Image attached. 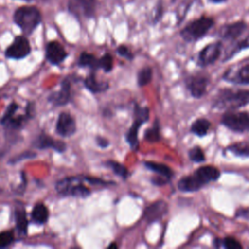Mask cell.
Here are the masks:
<instances>
[{
  "label": "cell",
  "mask_w": 249,
  "mask_h": 249,
  "mask_svg": "<svg viewBox=\"0 0 249 249\" xmlns=\"http://www.w3.org/2000/svg\"><path fill=\"white\" fill-rule=\"evenodd\" d=\"M220 177L218 168L212 165H203L198 167L193 174L182 177L177 186L182 192H196L206 184L216 181Z\"/></svg>",
  "instance_id": "6da1fadb"
},
{
  "label": "cell",
  "mask_w": 249,
  "mask_h": 249,
  "mask_svg": "<svg viewBox=\"0 0 249 249\" xmlns=\"http://www.w3.org/2000/svg\"><path fill=\"white\" fill-rule=\"evenodd\" d=\"M249 104V90L242 89H223L214 98L213 106L220 110H236Z\"/></svg>",
  "instance_id": "7a4b0ae2"
},
{
  "label": "cell",
  "mask_w": 249,
  "mask_h": 249,
  "mask_svg": "<svg viewBox=\"0 0 249 249\" xmlns=\"http://www.w3.org/2000/svg\"><path fill=\"white\" fill-rule=\"evenodd\" d=\"M14 21L21 29V31L29 35L42 20L40 11L33 6H22L18 8L14 13Z\"/></svg>",
  "instance_id": "3957f363"
},
{
  "label": "cell",
  "mask_w": 249,
  "mask_h": 249,
  "mask_svg": "<svg viewBox=\"0 0 249 249\" xmlns=\"http://www.w3.org/2000/svg\"><path fill=\"white\" fill-rule=\"evenodd\" d=\"M214 18L207 16H200L188 22L180 31L181 37L187 42H195L204 37L213 27Z\"/></svg>",
  "instance_id": "277c9868"
},
{
  "label": "cell",
  "mask_w": 249,
  "mask_h": 249,
  "mask_svg": "<svg viewBox=\"0 0 249 249\" xmlns=\"http://www.w3.org/2000/svg\"><path fill=\"white\" fill-rule=\"evenodd\" d=\"M87 176H71L65 177L55 184V190L60 196H71L86 197L90 194V190L83 185Z\"/></svg>",
  "instance_id": "5b68a950"
},
{
  "label": "cell",
  "mask_w": 249,
  "mask_h": 249,
  "mask_svg": "<svg viewBox=\"0 0 249 249\" xmlns=\"http://www.w3.org/2000/svg\"><path fill=\"white\" fill-rule=\"evenodd\" d=\"M222 124L234 132L249 131V112L227 111L222 117Z\"/></svg>",
  "instance_id": "8992f818"
},
{
  "label": "cell",
  "mask_w": 249,
  "mask_h": 249,
  "mask_svg": "<svg viewBox=\"0 0 249 249\" xmlns=\"http://www.w3.org/2000/svg\"><path fill=\"white\" fill-rule=\"evenodd\" d=\"M149 120V109L147 107H141L138 104L134 105V121L126 132L125 139L131 149L138 148V130L142 124Z\"/></svg>",
  "instance_id": "52a82bcc"
},
{
  "label": "cell",
  "mask_w": 249,
  "mask_h": 249,
  "mask_svg": "<svg viewBox=\"0 0 249 249\" xmlns=\"http://www.w3.org/2000/svg\"><path fill=\"white\" fill-rule=\"evenodd\" d=\"M96 0H69L68 11L77 18H92L95 14Z\"/></svg>",
  "instance_id": "ba28073f"
},
{
  "label": "cell",
  "mask_w": 249,
  "mask_h": 249,
  "mask_svg": "<svg viewBox=\"0 0 249 249\" xmlns=\"http://www.w3.org/2000/svg\"><path fill=\"white\" fill-rule=\"evenodd\" d=\"M31 52L29 41L24 36H17L13 43L6 49L5 55L8 58L21 59L27 56Z\"/></svg>",
  "instance_id": "9c48e42d"
},
{
  "label": "cell",
  "mask_w": 249,
  "mask_h": 249,
  "mask_svg": "<svg viewBox=\"0 0 249 249\" xmlns=\"http://www.w3.org/2000/svg\"><path fill=\"white\" fill-rule=\"evenodd\" d=\"M223 45L221 42H213L206 45L198 53L197 62L201 66H207L213 64L221 55Z\"/></svg>",
  "instance_id": "30bf717a"
},
{
  "label": "cell",
  "mask_w": 249,
  "mask_h": 249,
  "mask_svg": "<svg viewBox=\"0 0 249 249\" xmlns=\"http://www.w3.org/2000/svg\"><path fill=\"white\" fill-rule=\"evenodd\" d=\"M247 29V23L243 20L226 23L219 29V36L224 40H235L239 38Z\"/></svg>",
  "instance_id": "8fae6325"
},
{
  "label": "cell",
  "mask_w": 249,
  "mask_h": 249,
  "mask_svg": "<svg viewBox=\"0 0 249 249\" xmlns=\"http://www.w3.org/2000/svg\"><path fill=\"white\" fill-rule=\"evenodd\" d=\"M224 79L235 85H249V63L230 68L225 73Z\"/></svg>",
  "instance_id": "7c38bea8"
},
{
  "label": "cell",
  "mask_w": 249,
  "mask_h": 249,
  "mask_svg": "<svg viewBox=\"0 0 249 249\" xmlns=\"http://www.w3.org/2000/svg\"><path fill=\"white\" fill-rule=\"evenodd\" d=\"M55 131L62 137H69L76 131V123L74 118L67 112H62L58 115Z\"/></svg>",
  "instance_id": "4fadbf2b"
},
{
  "label": "cell",
  "mask_w": 249,
  "mask_h": 249,
  "mask_svg": "<svg viewBox=\"0 0 249 249\" xmlns=\"http://www.w3.org/2000/svg\"><path fill=\"white\" fill-rule=\"evenodd\" d=\"M209 80L202 74H196L191 76L187 80V88L190 90L192 96L199 98L205 94Z\"/></svg>",
  "instance_id": "5bb4252c"
},
{
  "label": "cell",
  "mask_w": 249,
  "mask_h": 249,
  "mask_svg": "<svg viewBox=\"0 0 249 249\" xmlns=\"http://www.w3.org/2000/svg\"><path fill=\"white\" fill-rule=\"evenodd\" d=\"M71 97V83L68 78H65L61 84L58 91L53 92L49 96V101L55 106H63L67 104Z\"/></svg>",
  "instance_id": "9a60e30c"
},
{
  "label": "cell",
  "mask_w": 249,
  "mask_h": 249,
  "mask_svg": "<svg viewBox=\"0 0 249 249\" xmlns=\"http://www.w3.org/2000/svg\"><path fill=\"white\" fill-rule=\"evenodd\" d=\"M167 203L163 200H158L150 204L144 210L143 217L148 223H153L161 219L167 212Z\"/></svg>",
  "instance_id": "2e32d148"
},
{
  "label": "cell",
  "mask_w": 249,
  "mask_h": 249,
  "mask_svg": "<svg viewBox=\"0 0 249 249\" xmlns=\"http://www.w3.org/2000/svg\"><path fill=\"white\" fill-rule=\"evenodd\" d=\"M46 57L50 63L57 65L67 57V53L61 44L56 41H52L47 44Z\"/></svg>",
  "instance_id": "e0dca14e"
},
{
  "label": "cell",
  "mask_w": 249,
  "mask_h": 249,
  "mask_svg": "<svg viewBox=\"0 0 249 249\" xmlns=\"http://www.w3.org/2000/svg\"><path fill=\"white\" fill-rule=\"evenodd\" d=\"M33 146L38 149H48L52 148L56 152L62 153L66 150V145L62 141L54 140L52 136L42 132L38 135V137L33 141Z\"/></svg>",
  "instance_id": "ac0fdd59"
},
{
  "label": "cell",
  "mask_w": 249,
  "mask_h": 249,
  "mask_svg": "<svg viewBox=\"0 0 249 249\" xmlns=\"http://www.w3.org/2000/svg\"><path fill=\"white\" fill-rule=\"evenodd\" d=\"M31 219L38 225L45 224L49 219V210L44 203H37L31 211Z\"/></svg>",
  "instance_id": "d6986e66"
},
{
  "label": "cell",
  "mask_w": 249,
  "mask_h": 249,
  "mask_svg": "<svg viewBox=\"0 0 249 249\" xmlns=\"http://www.w3.org/2000/svg\"><path fill=\"white\" fill-rule=\"evenodd\" d=\"M144 164L150 170L158 173L160 176H162L168 180L173 176L172 169L169 166H167L166 164L155 162V161H145Z\"/></svg>",
  "instance_id": "ffe728a7"
},
{
  "label": "cell",
  "mask_w": 249,
  "mask_h": 249,
  "mask_svg": "<svg viewBox=\"0 0 249 249\" xmlns=\"http://www.w3.org/2000/svg\"><path fill=\"white\" fill-rule=\"evenodd\" d=\"M85 86L86 88L91 91L92 93H97V92H102L105 91L108 89V84L107 83H100L96 81L94 73H90L89 75L87 76L85 79Z\"/></svg>",
  "instance_id": "44dd1931"
},
{
  "label": "cell",
  "mask_w": 249,
  "mask_h": 249,
  "mask_svg": "<svg viewBox=\"0 0 249 249\" xmlns=\"http://www.w3.org/2000/svg\"><path fill=\"white\" fill-rule=\"evenodd\" d=\"M15 220H16V227L18 233L24 235L27 231V225L28 221L26 218V212L22 207H18L15 210Z\"/></svg>",
  "instance_id": "7402d4cb"
},
{
  "label": "cell",
  "mask_w": 249,
  "mask_h": 249,
  "mask_svg": "<svg viewBox=\"0 0 249 249\" xmlns=\"http://www.w3.org/2000/svg\"><path fill=\"white\" fill-rule=\"evenodd\" d=\"M211 126L210 122L205 118L196 119L191 125V131L197 136H204L207 134Z\"/></svg>",
  "instance_id": "603a6c76"
},
{
  "label": "cell",
  "mask_w": 249,
  "mask_h": 249,
  "mask_svg": "<svg viewBox=\"0 0 249 249\" xmlns=\"http://www.w3.org/2000/svg\"><path fill=\"white\" fill-rule=\"evenodd\" d=\"M227 151L237 157H249V139L230 145Z\"/></svg>",
  "instance_id": "cb8c5ba5"
},
{
  "label": "cell",
  "mask_w": 249,
  "mask_h": 249,
  "mask_svg": "<svg viewBox=\"0 0 249 249\" xmlns=\"http://www.w3.org/2000/svg\"><path fill=\"white\" fill-rule=\"evenodd\" d=\"M78 64H79V66H82V67H89L92 70L99 68L98 59L93 54L86 53V52H84L80 54L79 59H78Z\"/></svg>",
  "instance_id": "d4e9b609"
},
{
  "label": "cell",
  "mask_w": 249,
  "mask_h": 249,
  "mask_svg": "<svg viewBox=\"0 0 249 249\" xmlns=\"http://www.w3.org/2000/svg\"><path fill=\"white\" fill-rule=\"evenodd\" d=\"M105 165L107 167H109L116 175H118L124 179H125L128 176L127 168L124 164H122L116 160H107L105 162Z\"/></svg>",
  "instance_id": "484cf974"
},
{
  "label": "cell",
  "mask_w": 249,
  "mask_h": 249,
  "mask_svg": "<svg viewBox=\"0 0 249 249\" xmlns=\"http://www.w3.org/2000/svg\"><path fill=\"white\" fill-rule=\"evenodd\" d=\"M152 76H153V71L150 67L146 66L143 67L137 75V84L139 87H144L146 85H148L151 80H152Z\"/></svg>",
  "instance_id": "4316f807"
},
{
  "label": "cell",
  "mask_w": 249,
  "mask_h": 249,
  "mask_svg": "<svg viewBox=\"0 0 249 249\" xmlns=\"http://www.w3.org/2000/svg\"><path fill=\"white\" fill-rule=\"evenodd\" d=\"M247 48H249V34H248L246 37H244L243 39H241V40H239L238 42H236V43L232 46V48L229 51L226 59L231 58V57L232 55H234L236 53L240 52L241 50L247 49Z\"/></svg>",
  "instance_id": "83f0119b"
},
{
  "label": "cell",
  "mask_w": 249,
  "mask_h": 249,
  "mask_svg": "<svg viewBox=\"0 0 249 249\" xmlns=\"http://www.w3.org/2000/svg\"><path fill=\"white\" fill-rule=\"evenodd\" d=\"M145 139L149 142H157L160 139V125L158 121L155 122L154 125L151 128H148L145 132Z\"/></svg>",
  "instance_id": "f1b7e54d"
},
{
  "label": "cell",
  "mask_w": 249,
  "mask_h": 249,
  "mask_svg": "<svg viewBox=\"0 0 249 249\" xmlns=\"http://www.w3.org/2000/svg\"><path fill=\"white\" fill-rule=\"evenodd\" d=\"M188 154H189L190 160H193L194 162H202L205 160L204 153H203L202 149L198 146H195V147L191 148L189 150Z\"/></svg>",
  "instance_id": "f546056e"
},
{
  "label": "cell",
  "mask_w": 249,
  "mask_h": 249,
  "mask_svg": "<svg viewBox=\"0 0 249 249\" xmlns=\"http://www.w3.org/2000/svg\"><path fill=\"white\" fill-rule=\"evenodd\" d=\"M15 236L12 231H4L0 232V248L10 246L14 242Z\"/></svg>",
  "instance_id": "4dcf8cb0"
},
{
  "label": "cell",
  "mask_w": 249,
  "mask_h": 249,
  "mask_svg": "<svg viewBox=\"0 0 249 249\" xmlns=\"http://www.w3.org/2000/svg\"><path fill=\"white\" fill-rule=\"evenodd\" d=\"M18 108V106L17 103H15V102L11 103V104L8 106V108L6 109V112L4 113L3 117L1 118L0 124H1L2 125H5V124L14 117V115H15V113L17 112Z\"/></svg>",
  "instance_id": "1f68e13d"
},
{
  "label": "cell",
  "mask_w": 249,
  "mask_h": 249,
  "mask_svg": "<svg viewBox=\"0 0 249 249\" xmlns=\"http://www.w3.org/2000/svg\"><path fill=\"white\" fill-rule=\"evenodd\" d=\"M99 68H102L105 72H110L113 68V58L109 53H105L98 59Z\"/></svg>",
  "instance_id": "d6a6232c"
},
{
  "label": "cell",
  "mask_w": 249,
  "mask_h": 249,
  "mask_svg": "<svg viewBox=\"0 0 249 249\" xmlns=\"http://www.w3.org/2000/svg\"><path fill=\"white\" fill-rule=\"evenodd\" d=\"M221 246L227 249H241L242 245L233 237L228 236L221 240Z\"/></svg>",
  "instance_id": "836d02e7"
},
{
  "label": "cell",
  "mask_w": 249,
  "mask_h": 249,
  "mask_svg": "<svg viewBox=\"0 0 249 249\" xmlns=\"http://www.w3.org/2000/svg\"><path fill=\"white\" fill-rule=\"evenodd\" d=\"M117 53H118L119 55L124 56V57H125L127 59H132V57H133L132 53L125 46H119L118 49H117Z\"/></svg>",
  "instance_id": "e575fe53"
},
{
  "label": "cell",
  "mask_w": 249,
  "mask_h": 249,
  "mask_svg": "<svg viewBox=\"0 0 249 249\" xmlns=\"http://www.w3.org/2000/svg\"><path fill=\"white\" fill-rule=\"evenodd\" d=\"M96 143H97L98 146L101 147V148H106V147H108V145H109L108 140H107L106 138H104V137H101V136H97V137H96Z\"/></svg>",
  "instance_id": "d590c367"
},
{
  "label": "cell",
  "mask_w": 249,
  "mask_h": 249,
  "mask_svg": "<svg viewBox=\"0 0 249 249\" xmlns=\"http://www.w3.org/2000/svg\"><path fill=\"white\" fill-rule=\"evenodd\" d=\"M209 2L211 3H215V4H220V3H223V2H226L228 0H208Z\"/></svg>",
  "instance_id": "8d00e7d4"
},
{
  "label": "cell",
  "mask_w": 249,
  "mask_h": 249,
  "mask_svg": "<svg viewBox=\"0 0 249 249\" xmlns=\"http://www.w3.org/2000/svg\"><path fill=\"white\" fill-rule=\"evenodd\" d=\"M108 248H117V245L115 244V243H112V244H110L109 245V247Z\"/></svg>",
  "instance_id": "74e56055"
},
{
  "label": "cell",
  "mask_w": 249,
  "mask_h": 249,
  "mask_svg": "<svg viewBox=\"0 0 249 249\" xmlns=\"http://www.w3.org/2000/svg\"><path fill=\"white\" fill-rule=\"evenodd\" d=\"M1 192H2V190H1V189H0V193H1Z\"/></svg>",
  "instance_id": "f35d334b"
}]
</instances>
